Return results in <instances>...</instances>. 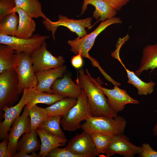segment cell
<instances>
[{"label": "cell", "instance_id": "obj_1", "mask_svg": "<svg viewBox=\"0 0 157 157\" xmlns=\"http://www.w3.org/2000/svg\"><path fill=\"white\" fill-rule=\"evenodd\" d=\"M76 82L86 93L92 116L113 118L117 115L111 108L102 90L103 83L99 77L93 78L88 69L85 71L82 68L78 72Z\"/></svg>", "mask_w": 157, "mask_h": 157}, {"label": "cell", "instance_id": "obj_2", "mask_svg": "<svg viewBox=\"0 0 157 157\" xmlns=\"http://www.w3.org/2000/svg\"><path fill=\"white\" fill-rule=\"evenodd\" d=\"M85 121L81 125L83 131L111 135L123 133L126 124L125 119L118 115L113 118L88 115Z\"/></svg>", "mask_w": 157, "mask_h": 157}, {"label": "cell", "instance_id": "obj_3", "mask_svg": "<svg viewBox=\"0 0 157 157\" xmlns=\"http://www.w3.org/2000/svg\"><path fill=\"white\" fill-rule=\"evenodd\" d=\"M122 22L119 17H114L102 22L93 31L82 38H77L73 40H69L68 44L71 47V51L77 55L80 53L82 57L89 59L93 66L99 68L100 66L94 58L90 56L89 51L93 46L97 36L109 26L115 24H121Z\"/></svg>", "mask_w": 157, "mask_h": 157}, {"label": "cell", "instance_id": "obj_4", "mask_svg": "<svg viewBox=\"0 0 157 157\" xmlns=\"http://www.w3.org/2000/svg\"><path fill=\"white\" fill-rule=\"evenodd\" d=\"M13 69L18 77L20 95L25 88L35 87L38 81L31 55L16 52Z\"/></svg>", "mask_w": 157, "mask_h": 157}, {"label": "cell", "instance_id": "obj_5", "mask_svg": "<svg viewBox=\"0 0 157 157\" xmlns=\"http://www.w3.org/2000/svg\"><path fill=\"white\" fill-rule=\"evenodd\" d=\"M88 115H91L88 98L85 92L82 89L76 104L62 117L60 124L63 130L73 131L81 128V122Z\"/></svg>", "mask_w": 157, "mask_h": 157}, {"label": "cell", "instance_id": "obj_6", "mask_svg": "<svg viewBox=\"0 0 157 157\" xmlns=\"http://www.w3.org/2000/svg\"><path fill=\"white\" fill-rule=\"evenodd\" d=\"M18 79L12 69L0 74V110L13 106L19 99Z\"/></svg>", "mask_w": 157, "mask_h": 157}, {"label": "cell", "instance_id": "obj_7", "mask_svg": "<svg viewBox=\"0 0 157 157\" xmlns=\"http://www.w3.org/2000/svg\"><path fill=\"white\" fill-rule=\"evenodd\" d=\"M49 38V36L37 33L33 34L28 39L0 35V43L8 46L16 52L31 55Z\"/></svg>", "mask_w": 157, "mask_h": 157}, {"label": "cell", "instance_id": "obj_8", "mask_svg": "<svg viewBox=\"0 0 157 157\" xmlns=\"http://www.w3.org/2000/svg\"><path fill=\"white\" fill-rule=\"evenodd\" d=\"M58 20L52 22L49 19L43 20L42 22L46 28L51 31L54 40L55 34L58 28L60 26L65 27L71 31L76 33L78 36L77 38H82L87 34L85 28L89 29L92 27L91 22L92 18L88 17L79 20H75L68 18L67 17L60 14L58 16Z\"/></svg>", "mask_w": 157, "mask_h": 157}, {"label": "cell", "instance_id": "obj_9", "mask_svg": "<svg viewBox=\"0 0 157 157\" xmlns=\"http://www.w3.org/2000/svg\"><path fill=\"white\" fill-rule=\"evenodd\" d=\"M35 72L44 70L59 67L63 65L65 62L61 56H53L47 49L44 42L31 54Z\"/></svg>", "mask_w": 157, "mask_h": 157}, {"label": "cell", "instance_id": "obj_10", "mask_svg": "<svg viewBox=\"0 0 157 157\" xmlns=\"http://www.w3.org/2000/svg\"><path fill=\"white\" fill-rule=\"evenodd\" d=\"M31 130L28 109L26 106L22 115L13 124L7 137L8 140V148L10 157H13L17 153V145L21 136L25 133L29 132Z\"/></svg>", "mask_w": 157, "mask_h": 157}, {"label": "cell", "instance_id": "obj_11", "mask_svg": "<svg viewBox=\"0 0 157 157\" xmlns=\"http://www.w3.org/2000/svg\"><path fill=\"white\" fill-rule=\"evenodd\" d=\"M65 147L79 157H94L99 155L90 133L84 131L70 139Z\"/></svg>", "mask_w": 157, "mask_h": 157}, {"label": "cell", "instance_id": "obj_12", "mask_svg": "<svg viewBox=\"0 0 157 157\" xmlns=\"http://www.w3.org/2000/svg\"><path fill=\"white\" fill-rule=\"evenodd\" d=\"M142 152L140 146L131 143L123 133L113 135L105 153L106 156L117 154L125 157H133Z\"/></svg>", "mask_w": 157, "mask_h": 157}, {"label": "cell", "instance_id": "obj_13", "mask_svg": "<svg viewBox=\"0 0 157 157\" xmlns=\"http://www.w3.org/2000/svg\"><path fill=\"white\" fill-rule=\"evenodd\" d=\"M101 88L111 108L117 113L123 110L128 104H137L139 103L138 100L131 97L125 90L119 88L118 86L115 85L111 89L102 87Z\"/></svg>", "mask_w": 157, "mask_h": 157}, {"label": "cell", "instance_id": "obj_14", "mask_svg": "<svg viewBox=\"0 0 157 157\" xmlns=\"http://www.w3.org/2000/svg\"><path fill=\"white\" fill-rule=\"evenodd\" d=\"M67 68L66 65H63L35 73L38 84L35 88L39 91L53 93L51 88L53 83L57 79L62 77Z\"/></svg>", "mask_w": 157, "mask_h": 157}, {"label": "cell", "instance_id": "obj_15", "mask_svg": "<svg viewBox=\"0 0 157 157\" xmlns=\"http://www.w3.org/2000/svg\"><path fill=\"white\" fill-rule=\"evenodd\" d=\"M23 93L26 101V106L28 109L38 103L44 104L50 106L66 97L58 94H51L39 91L35 88H25Z\"/></svg>", "mask_w": 157, "mask_h": 157}, {"label": "cell", "instance_id": "obj_16", "mask_svg": "<svg viewBox=\"0 0 157 157\" xmlns=\"http://www.w3.org/2000/svg\"><path fill=\"white\" fill-rule=\"evenodd\" d=\"M26 101L24 93L18 103L14 106L6 107L3 111L4 112V120L0 123V139L7 138L8 132L15 121L19 116L23 109L26 105Z\"/></svg>", "mask_w": 157, "mask_h": 157}, {"label": "cell", "instance_id": "obj_17", "mask_svg": "<svg viewBox=\"0 0 157 157\" xmlns=\"http://www.w3.org/2000/svg\"><path fill=\"white\" fill-rule=\"evenodd\" d=\"M51 88L53 93L76 99H78L82 91L81 87L73 81L69 74H66L63 78L57 79Z\"/></svg>", "mask_w": 157, "mask_h": 157}, {"label": "cell", "instance_id": "obj_18", "mask_svg": "<svg viewBox=\"0 0 157 157\" xmlns=\"http://www.w3.org/2000/svg\"><path fill=\"white\" fill-rule=\"evenodd\" d=\"M18 14V25L15 36L17 38L28 39L33 34L36 28V23L31 17L28 15L20 8L15 7L11 11Z\"/></svg>", "mask_w": 157, "mask_h": 157}, {"label": "cell", "instance_id": "obj_19", "mask_svg": "<svg viewBox=\"0 0 157 157\" xmlns=\"http://www.w3.org/2000/svg\"><path fill=\"white\" fill-rule=\"evenodd\" d=\"M89 4L95 8L92 16L96 20L99 18V21H104L114 17L117 14V11L104 0H84L81 14L83 13Z\"/></svg>", "mask_w": 157, "mask_h": 157}, {"label": "cell", "instance_id": "obj_20", "mask_svg": "<svg viewBox=\"0 0 157 157\" xmlns=\"http://www.w3.org/2000/svg\"><path fill=\"white\" fill-rule=\"evenodd\" d=\"M35 130L41 141L39 157L47 156L53 149L65 146L68 141L67 138H59L37 129Z\"/></svg>", "mask_w": 157, "mask_h": 157}, {"label": "cell", "instance_id": "obj_21", "mask_svg": "<svg viewBox=\"0 0 157 157\" xmlns=\"http://www.w3.org/2000/svg\"><path fill=\"white\" fill-rule=\"evenodd\" d=\"M157 68V43L146 46L143 49L142 55L139 68L135 73L138 76L144 71L152 72Z\"/></svg>", "mask_w": 157, "mask_h": 157}, {"label": "cell", "instance_id": "obj_22", "mask_svg": "<svg viewBox=\"0 0 157 157\" xmlns=\"http://www.w3.org/2000/svg\"><path fill=\"white\" fill-rule=\"evenodd\" d=\"M126 71L128 78L127 83L133 85L138 90V94L146 95L151 94L154 91L155 83L151 81L145 82L140 78L133 71L127 69L122 63L120 59H118Z\"/></svg>", "mask_w": 157, "mask_h": 157}, {"label": "cell", "instance_id": "obj_23", "mask_svg": "<svg viewBox=\"0 0 157 157\" xmlns=\"http://www.w3.org/2000/svg\"><path fill=\"white\" fill-rule=\"evenodd\" d=\"M38 133L36 130H31L22 135L18 141V152L23 151L28 154L35 152L40 149L41 144L38 139Z\"/></svg>", "mask_w": 157, "mask_h": 157}, {"label": "cell", "instance_id": "obj_24", "mask_svg": "<svg viewBox=\"0 0 157 157\" xmlns=\"http://www.w3.org/2000/svg\"><path fill=\"white\" fill-rule=\"evenodd\" d=\"M77 99L65 97L45 108L49 117L61 116L66 114L76 104Z\"/></svg>", "mask_w": 157, "mask_h": 157}, {"label": "cell", "instance_id": "obj_25", "mask_svg": "<svg viewBox=\"0 0 157 157\" xmlns=\"http://www.w3.org/2000/svg\"><path fill=\"white\" fill-rule=\"evenodd\" d=\"M16 6L22 8L28 15L33 18L48 19L43 13L41 5L38 0H15Z\"/></svg>", "mask_w": 157, "mask_h": 157}, {"label": "cell", "instance_id": "obj_26", "mask_svg": "<svg viewBox=\"0 0 157 157\" xmlns=\"http://www.w3.org/2000/svg\"><path fill=\"white\" fill-rule=\"evenodd\" d=\"M61 117V116L49 117L37 129L59 138L66 139L65 135L60 127Z\"/></svg>", "mask_w": 157, "mask_h": 157}, {"label": "cell", "instance_id": "obj_27", "mask_svg": "<svg viewBox=\"0 0 157 157\" xmlns=\"http://www.w3.org/2000/svg\"><path fill=\"white\" fill-rule=\"evenodd\" d=\"M0 35L15 36L19 18L15 12L0 19Z\"/></svg>", "mask_w": 157, "mask_h": 157}, {"label": "cell", "instance_id": "obj_28", "mask_svg": "<svg viewBox=\"0 0 157 157\" xmlns=\"http://www.w3.org/2000/svg\"><path fill=\"white\" fill-rule=\"evenodd\" d=\"M16 52L8 46L0 44V74L13 69Z\"/></svg>", "mask_w": 157, "mask_h": 157}, {"label": "cell", "instance_id": "obj_29", "mask_svg": "<svg viewBox=\"0 0 157 157\" xmlns=\"http://www.w3.org/2000/svg\"><path fill=\"white\" fill-rule=\"evenodd\" d=\"M28 115L30 119L31 130H35L49 116L45 108L35 105L28 109Z\"/></svg>", "mask_w": 157, "mask_h": 157}, {"label": "cell", "instance_id": "obj_30", "mask_svg": "<svg viewBox=\"0 0 157 157\" xmlns=\"http://www.w3.org/2000/svg\"><path fill=\"white\" fill-rule=\"evenodd\" d=\"M95 146L97 153L105 154L113 135L100 133H89Z\"/></svg>", "mask_w": 157, "mask_h": 157}, {"label": "cell", "instance_id": "obj_31", "mask_svg": "<svg viewBox=\"0 0 157 157\" xmlns=\"http://www.w3.org/2000/svg\"><path fill=\"white\" fill-rule=\"evenodd\" d=\"M16 6L15 0H0V19L11 13Z\"/></svg>", "mask_w": 157, "mask_h": 157}, {"label": "cell", "instance_id": "obj_32", "mask_svg": "<svg viewBox=\"0 0 157 157\" xmlns=\"http://www.w3.org/2000/svg\"><path fill=\"white\" fill-rule=\"evenodd\" d=\"M48 157H79L75 154L66 147L64 148L57 147L51 151L47 155Z\"/></svg>", "mask_w": 157, "mask_h": 157}, {"label": "cell", "instance_id": "obj_33", "mask_svg": "<svg viewBox=\"0 0 157 157\" xmlns=\"http://www.w3.org/2000/svg\"><path fill=\"white\" fill-rule=\"evenodd\" d=\"M142 152L138 154L140 157H157V151L153 149L149 144L143 143L140 146Z\"/></svg>", "mask_w": 157, "mask_h": 157}, {"label": "cell", "instance_id": "obj_34", "mask_svg": "<svg viewBox=\"0 0 157 157\" xmlns=\"http://www.w3.org/2000/svg\"><path fill=\"white\" fill-rule=\"evenodd\" d=\"M106 1L113 8L119 11L130 0H104Z\"/></svg>", "mask_w": 157, "mask_h": 157}, {"label": "cell", "instance_id": "obj_35", "mask_svg": "<svg viewBox=\"0 0 157 157\" xmlns=\"http://www.w3.org/2000/svg\"><path fill=\"white\" fill-rule=\"evenodd\" d=\"M8 140L7 138L4 139L0 143V157H10L8 148Z\"/></svg>", "mask_w": 157, "mask_h": 157}, {"label": "cell", "instance_id": "obj_36", "mask_svg": "<svg viewBox=\"0 0 157 157\" xmlns=\"http://www.w3.org/2000/svg\"><path fill=\"white\" fill-rule=\"evenodd\" d=\"M71 63L72 66L75 68H80L82 66L83 63L81 55L79 53L73 57Z\"/></svg>", "mask_w": 157, "mask_h": 157}, {"label": "cell", "instance_id": "obj_37", "mask_svg": "<svg viewBox=\"0 0 157 157\" xmlns=\"http://www.w3.org/2000/svg\"><path fill=\"white\" fill-rule=\"evenodd\" d=\"M28 154L26 152L22 151L17 152L13 157H39V154H37L35 152L31 153V155Z\"/></svg>", "mask_w": 157, "mask_h": 157}, {"label": "cell", "instance_id": "obj_38", "mask_svg": "<svg viewBox=\"0 0 157 157\" xmlns=\"http://www.w3.org/2000/svg\"><path fill=\"white\" fill-rule=\"evenodd\" d=\"M152 131L153 135L156 137L157 141V120L156 124L152 129Z\"/></svg>", "mask_w": 157, "mask_h": 157}]
</instances>
